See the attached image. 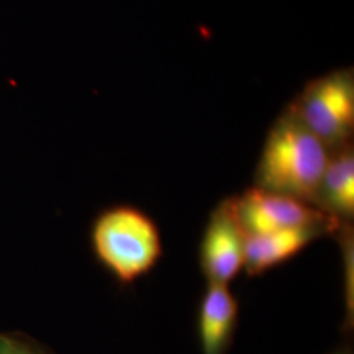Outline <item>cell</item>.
I'll return each mask as SVG.
<instances>
[{"instance_id": "1", "label": "cell", "mask_w": 354, "mask_h": 354, "mask_svg": "<svg viewBox=\"0 0 354 354\" xmlns=\"http://www.w3.org/2000/svg\"><path fill=\"white\" fill-rule=\"evenodd\" d=\"M329 155L289 106L266 136L253 185L317 206Z\"/></svg>"}, {"instance_id": "4", "label": "cell", "mask_w": 354, "mask_h": 354, "mask_svg": "<svg viewBox=\"0 0 354 354\" xmlns=\"http://www.w3.org/2000/svg\"><path fill=\"white\" fill-rule=\"evenodd\" d=\"M234 203L247 235L301 227H327L337 232L345 223L315 205L254 185L234 196Z\"/></svg>"}, {"instance_id": "11", "label": "cell", "mask_w": 354, "mask_h": 354, "mask_svg": "<svg viewBox=\"0 0 354 354\" xmlns=\"http://www.w3.org/2000/svg\"><path fill=\"white\" fill-rule=\"evenodd\" d=\"M329 354H352V351H351L349 346H342V348L335 349L333 352H330Z\"/></svg>"}, {"instance_id": "7", "label": "cell", "mask_w": 354, "mask_h": 354, "mask_svg": "<svg viewBox=\"0 0 354 354\" xmlns=\"http://www.w3.org/2000/svg\"><path fill=\"white\" fill-rule=\"evenodd\" d=\"M239 317V304L228 285L207 283L198 311L201 354H228Z\"/></svg>"}, {"instance_id": "10", "label": "cell", "mask_w": 354, "mask_h": 354, "mask_svg": "<svg viewBox=\"0 0 354 354\" xmlns=\"http://www.w3.org/2000/svg\"><path fill=\"white\" fill-rule=\"evenodd\" d=\"M0 354H46L39 346L21 336L0 332Z\"/></svg>"}, {"instance_id": "3", "label": "cell", "mask_w": 354, "mask_h": 354, "mask_svg": "<svg viewBox=\"0 0 354 354\" xmlns=\"http://www.w3.org/2000/svg\"><path fill=\"white\" fill-rule=\"evenodd\" d=\"M291 109L329 151L349 143L354 129V80L336 71L310 83Z\"/></svg>"}, {"instance_id": "2", "label": "cell", "mask_w": 354, "mask_h": 354, "mask_svg": "<svg viewBox=\"0 0 354 354\" xmlns=\"http://www.w3.org/2000/svg\"><path fill=\"white\" fill-rule=\"evenodd\" d=\"M92 247L106 270L125 285L151 272L163 254L158 225L130 205L114 206L97 216L92 227Z\"/></svg>"}, {"instance_id": "6", "label": "cell", "mask_w": 354, "mask_h": 354, "mask_svg": "<svg viewBox=\"0 0 354 354\" xmlns=\"http://www.w3.org/2000/svg\"><path fill=\"white\" fill-rule=\"evenodd\" d=\"M336 231L327 227H301L266 234L247 235L244 270L248 276H260L289 261L311 243Z\"/></svg>"}, {"instance_id": "8", "label": "cell", "mask_w": 354, "mask_h": 354, "mask_svg": "<svg viewBox=\"0 0 354 354\" xmlns=\"http://www.w3.org/2000/svg\"><path fill=\"white\" fill-rule=\"evenodd\" d=\"M317 206L342 222H349L353 218L354 153L349 143L330 151Z\"/></svg>"}, {"instance_id": "5", "label": "cell", "mask_w": 354, "mask_h": 354, "mask_svg": "<svg viewBox=\"0 0 354 354\" xmlns=\"http://www.w3.org/2000/svg\"><path fill=\"white\" fill-rule=\"evenodd\" d=\"M247 234L235 210L234 197L215 206L203 231L200 264L207 283L230 285L244 269Z\"/></svg>"}, {"instance_id": "9", "label": "cell", "mask_w": 354, "mask_h": 354, "mask_svg": "<svg viewBox=\"0 0 354 354\" xmlns=\"http://www.w3.org/2000/svg\"><path fill=\"white\" fill-rule=\"evenodd\" d=\"M340 236V243L344 253V264H345V308H346V320L352 323L353 320V228L349 226V222L342 223V227L337 231Z\"/></svg>"}]
</instances>
